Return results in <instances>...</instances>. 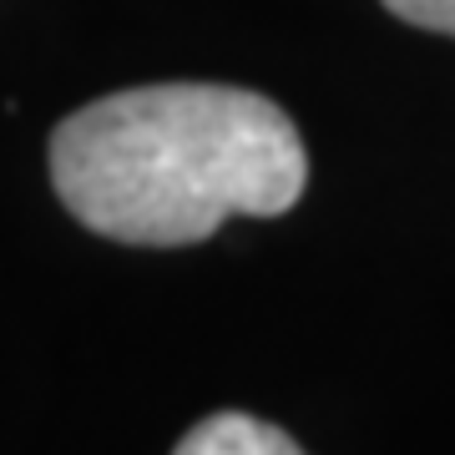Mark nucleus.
Masks as SVG:
<instances>
[{"label":"nucleus","mask_w":455,"mask_h":455,"mask_svg":"<svg viewBox=\"0 0 455 455\" xmlns=\"http://www.w3.org/2000/svg\"><path fill=\"white\" fill-rule=\"evenodd\" d=\"M66 212L101 238L182 248L223 218H278L309 182L299 127L278 101L212 82L132 86L71 112L51 137Z\"/></svg>","instance_id":"1"},{"label":"nucleus","mask_w":455,"mask_h":455,"mask_svg":"<svg viewBox=\"0 0 455 455\" xmlns=\"http://www.w3.org/2000/svg\"><path fill=\"white\" fill-rule=\"evenodd\" d=\"M385 11H395L400 20L420 26V31L455 36V0H385Z\"/></svg>","instance_id":"3"},{"label":"nucleus","mask_w":455,"mask_h":455,"mask_svg":"<svg viewBox=\"0 0 455 455\" xmlns=\"http://www.w3.org/2000/svg\"><path fill=\"white\" fill-rule=\"evenodd\" d=\"M172 455H304L299 440L278 425L243 415V410H218L208 420H197L188 435L178 440Z\"/></svg>","instance_id":"2"}]
</instances>
